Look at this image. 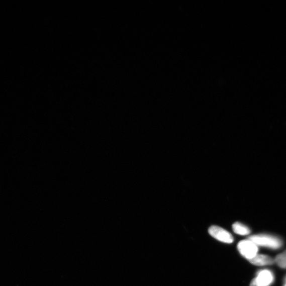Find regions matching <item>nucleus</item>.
Returning <instances> with one entry per match:
<instances>
[{
	"label": "nucleus",
	"mask_w": 286,
	"mask_h": 286,
	"mask_svg": "<svg viewBox=\"0 0 286 286\" xmlns=\"http://www.w3.org/2000/svg\"><path fill=\"white\" fill-rule=\"evenodd\" d=\"M249 239L257 246H264L272 249H279L282 245V242L279 238L270 235H255L250 236Z\"/></svg>",
	"instance_id": "f257e3e1"
},
{
	"label": "nucleus",
	"mask_w": 286,
	"mask_h": 286,
	"mask_svg": "<svg viewBox=\"0 0 286 286\" xmlns=\"http://www.w3.org/2000/svg\"><path fill=\"white\" fill-rule=\"evenodd\" d=\"M238 249L244 257L249 260L257 255L258 251V246L249 239L240 242L238 245Z\"/></svg>",
	"instance_id": "f03ea898"
},
{
	"label": "nucleus",
	"mask_w": 286,
	"mask_h": 286,
	"mask_svg": "<svg viewBox=\"0 0 286 286\" xmlns=\"http://www.w3.org/2000/svg\"><path fill=\"white\" fill-rule=\"evenodd\" d=\"M214 239L222 242L230 244L233 242V236L228 231L218 226H212L209 230Z\"/></svg>",
	"instance_id": "7ed1b4c3"
},
{
	"label": "nucleus",
	"mask_w": 286,
	"mask_h": 286,
	"mask_svg": "<svg viewBox=\"0 0 286 286\" xmlns=\"http://www.w3.org/2000/svg\"><path fill=\"white\" fill-rule=\"evenodd\" d=\"M252 281L258 286H269L273 281V275L268 270H262L257 273Z\"/></svg>",
	"instance_id": "20e7f679"
},
{
	"label": "nucleus",
	"mask_w": 286,
	"mask_h": 286,
	"mask_svg": "<svg viewBox=\"0 0 286 286\" xmlns=\"http://www.w3.org/2000/svg\"><path fill=\"white\" fill-rule=\"evenodd\" d=\"M249 261L252 264L258 266L272 265L275 262V260L271 258L270 256L263 254L256 255Z\"/></svg>",
	"instance_id": "39448f33"
},
{
	"label": "nucleus",
	"mask_w": 286,
	"mask_h": 286,
	"mask_svg": "<svg viewBox=\"0 0 286 286\" xmlns=\"http://www.w3.org/2000/svg\"><path fill=\"white\" fill-rule=\"evenodd\" d=\"M233 230L236 234L246 235L250 233V230L247 226L239 222H236L232 225Z\"/></svg>",
	"instance_id": "423d86ee"
},
{
	"label": "nucleus",
	"mask_w": 286,
	"mask_h": 286,
	"mask_svg": "<svg viewBox=\"0 0 286 286\" xmlns=\"http://www.w3.org/2000/svg\"><path fill=\"white\" fill-rule=\"evenodd\" d=\"M274 260L280 267L286 269V251L276 256Z\"/></svg>",
	"instance_id": "0eeeda50"
},
{
	"label": "nucleus",
	"mask_w": 286,
	"mask_h": 286,
	"mask_svg": "<svg viewBox=\"0 0 286 286\" xmlns=\"http://www.w3.org/2000/svg\"><path fill=\"white\" fill-rule=\"evenodd\" d=\"M285 282H286V277H285Z\"/></svg>",
	"instance_id": "6e6552de"
},
{
	"label": "nucleus",
	"mask_w": 286,
	"mask_h": 286,
	"mask_svg": "<svg viewBox=\"0 0 286 286\" xmlns=\"http://www.w3.org/2000/svg\"><path fill=\"white\" fill-rule=\"evenodd\" d=\"M284 286H286V283H285V284H284Z\"/></svg>",
	"instance_id": "1a4fd4ad"
}]
</instances>
